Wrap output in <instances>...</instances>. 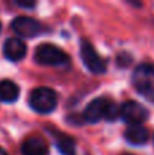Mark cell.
Returning <instances> with one entry per match:
<instances>
[{
    "label": "cell",
    "instance_id": "obj_3",
    "mask_svg": "<svg viewBox=\"0 0 154 155\" xmlns=\"http://www.w3.org/2000/svg\"><path fill=\"white\" fill-rule=\"evenodd\" d=\"M34 60L41 65L59 67V65L68 63L70 57L59 46H55L52 44H41L35 48Z\"/></svg>",
    "mask_w": 154,
    "mask_h": 155
},
{
    "label": "cell",
    "instance_id": "obj_12",
    "mask_svg": "<svg viewBox=\"0 0 154 155\" xmlns=\"http://www.w3.org/2000/svg\"><path fill=\"white\" fill-rule=\"evenodd\" d=\"M19 87L15 82L10 79L0 80V101L5 104H12L19 98Z\"/></svg>",
    "mask_w": 154,
    "mask_h": 155
},
{
    "label": "cell",
    "instance_id": "obj_8",
    "mask_svg": "<svg viewBox=\"0 0 154 155\" xmlns=\"http://www.w3.org/2000/svg\"><path fill=\"white\" fill-rule=\"evenodd\" d=\"M132 83L134 87L138 90L141 87H146V86L154 84V65L153 64H139L135 68L132 75Z\"/></svg>",
    "mask_w": 154,
    "mask_h": 155
},
{
    "label": "cell",
    "instance_id": "obj_15",
    "mask_svg": "<svg viewBox=\"0 0 154 155\" xmlns=\"http://www.w3.org/2000/svg\"><path fill=\"white\" fill-rule=\"evenodd\" d=\"M0 155H8V154L5 153V150H4V148H2V147H0Z\"/></svg>",
    "mask_w": 154,
    "mask_h": 155
},
{
    "label": "cell",
    "instance_id": "obj_1",
    "mask_svg": "<svg viewBox=\"0 0 154 155\" xmlns=\"http://www.w3.org/2000/svg\"><path fill=\"white\" fill-rule=\"evenodd\" d=\"M117 117H120V106L105 97L94 98L83 110V120L86 123H97L102 118L115 121Z\"/></svg>",
    "mask_w": 154,
    "mask_h": 155
},
{
    "label": "cell",
    "instance_id": "obj_17",
    "mask_svg": "<svg viewBox=\"0 0 154 155\" xmlns=\"http://www.w3.org/2000/svg\"><path fill=\"white\" fill-rule=\"evenodd\" d=\"M122 155H132V154H122Z\"/></svg>",
    "mask_w": 154,
    "mask_h": 155
},
{
    "label": "cell",
    "instance_id": "obj_14",
    "mask_svg": "<svg viewBox=\"0 0 154 155\" xmlns=\"http://www.w3.org/2000/svg\"><path fill=\"white\" fill-rule=\"evenodd\" d=\"M15 4L19 5V7H34L35 3H34V2H30V3H26V2H16Z\"/></svg>",
    "mask_w": 154,
    "mask_h": 155
},
{
    "label": "cell",
    "instance_id": "obj_5",
    "mask_svg": "<svg viewBox=\"0 0 154 155\" xmlns=\"http://www.w3.org/2000/svg\"><path fill=\"white\" fill-rule=\"evenodd\" d=\"M120 117L130 125H142L149 118L147 109L136 101H126L120 106Z\"/></svg>",
    "mask_w": 154,
    "mask_h": 155
},
{
    "label": "cell",
    "instance_id": "obj_10",
    "mask_svg": "<svg viewBox=\"0 0 154 155\" xmlns=\"http://www.w3.org/2000/svg\"><path fill=\"white\" fill-rule=\"evenodd\" d=\"M21 151L23 155H48L49 148L48 144L41 137H29L23 142L21 147Z\"/></svg>",
    "mask_w": 154,
    "mask_h": 155
},
{
    "label": "cell",
    "instance_id": "obj_2",
    "mask_svg": "<svg viewBox=\"0 0 154 155\" xmlns=\"http://www.w3.org/2000/svg\"><path fill=\"white\" fill-rule=\"evenodd\" d=\"M29 105L33 110L41 114L51 113L57 106V94L49 87H37L30 93Z\"/></svg>",
    "mask_w": 154,
    "mask_h": 155
},
{
    "label": "cell",
    "instance_id": "obj_9",
    "mask_svg": "<svg viewBox=\"0 0 154 155\" xmlns=\"http://www.w3.org/2000/svg\"><path fill=\"white\" fill-rule=\"evenodd\" d=\"M51 135L53 136L57 150L62 155H76L75 140L65 134H62L59 129H51Z\"/></svg>",
    "mask_w": 154,
    "mask_h": 155
},
{
    "label": "cell",
    "instance_id": "obj_13",
    "mask_svg": "<svg viewBox=\"0 0 154 155\" xmlns=\"http://www.w3.org/2000/svg\"><path fill=\"white\" fill-rule=\"evenodd\" d=\"M136 91H138L141 95H143L147 101H150V102L154 104V84L153 86H146V87H141Z\"/></svg>",
    "mask_w": 154,
    "mask_h": 155
},
{
    "label": "cell",
    "instance_id": "obj_18",
    "mask_svg": "<svg viewBox=\"0 0 154 155\" xmlns=\"http://www.w3.org/2000/svg\"><path fill=\"white\" fill-rule=\"evenodd\" d=\"M153 139H154V137H153Z\"/></svg>",
    "mask_w": 154,
    "mask_h": 155
},
{
    "label": "cell",
    "instance_id": "obj_4",
    "mask_svg": "<svg viewBox=\"0 0 154 155\" xmlns=\"http://www.w3.org/2000/svg\"><path fill=\"white\" fill-rule=\"evenodd\" d=\"M81 59L83 61L85 67L93 74H104L106 71V63L100 54L95 52L94 46L90 44V41H81Z\"/></svg>",
    "mask_w": 154,
    "mask_h": 155
},
{
    "label": "cell",
    "instance_id": "obj_6",
    "mask_svg": "<svg viewBox=\"0 0 154 155\" xmlns=\"http://www.w3.org/2000/svg\"><path fill=\"white\" fill-rule=\"evenodd\" d=\"M11 29L16 35L22 38H33L41 34L42 25L30 16H16L11 22Z\"/></svg>",
    "mask_w": 154,
    "mask_h": 155
},
{
    "label": "cell",
    "instance_id": "obj_7",
    "mask_svg": "<svg viewBox=\"0 0 154 155\" xmlns=\"http://www.w3.org/2000/svg\"><path fill=\"white\" fill-rule=\"evenodd\" d=\"M27 52V46L21 38H7L3 44V54L10 61H21Z\"/></svg>",
    "mask_w": 154,
    "mask_h": 155
},
{
    "label": "cell",
    "instance_id": "obj_11",
    "mask_svg": "<svg viewBox=\"0 0 154 155\" xmlns=\"http://www.w3.org/2000/svg\"><path fill=\"white\" fill-rule=\"evenodd\" d=\"M124 137L130 144L142 146L149 140V131L142 125H130L124 132Z\"/></svg>",
    "mask_w": 154,
    "mask_h": 155
},
{
    "label": "cell",
    "instance_id": "obj_16",
    "mask_svg": "<svg viewBox=\"0 0 154 155\" xmlns=\"http://www.w3.org/2000/svg\"><path fill=\"white\" fill-rule=\"evenodd\" d=\"M0 31H2V22H0Z\"/></svg>",
    "mask_w": 154,
    "mask_h": 155
}]
</instances>
